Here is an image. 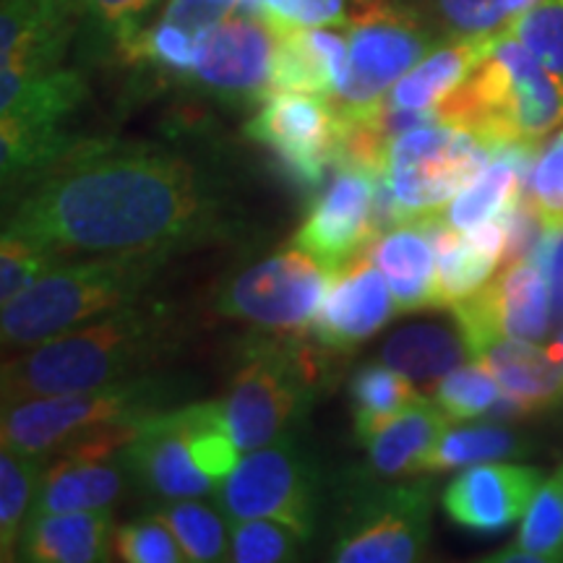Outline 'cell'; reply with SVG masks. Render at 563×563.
Returning <instances> with one entry per match:
<instances>
[{
  "mask_svg": "<svg viewBox=\"0 0 563 563\" xmlns=\"http://www.w3.org/2000/svg\"><path fill=\"white\" fill-rule=\"evenodd\" d=\"M224 209L199 167L154 144L76 139L24 186L5 232L66 253H144L224 232Z\"/></svg>",
  "mask_w": 563,
  "mask_h": 563,
  "instance_id": "cell-1",
  "label": "cell"
},
{
  "mask_svg": "<svg viewBox=\"0 0 563 563\" xmlns=\"http://www.w3.org/2000/svg\"><path fill=\"white\" fill-rule=\"evenodd\" d=\"M178 342L180 323L170 308L131 302L5 361L3 405L150 376Z\"/></svg>",
  "mask_w": 563,
  "mask_h": 563,
  "instance_id": "cell-2",
  "label": "cell"
},
{
  "mask_svg": "<svg viewBox=\"0 0 563 563\" xmlns=\"http://www.w3.org/2000/svg\"><path fill=\"white\" fill-rule=\"evenodd\" d=\"M173 256V251L108 253L91 262L58 264L30 290L3 306V347L30 350L81 323L139 302Z\"/></svg>",
  "mask_w": 563,
  "mask_h": 563,
  "instance_id": "cell-3",
  "label": "cell"
},
{
  "mask_svg": "<svg viewBox=\"0 0 563 563\" xmlns=\"http://www.w3.org/2000/svg\"><path fill=\"white\" fill-rule=\"evenodd\" d=\"M435 108L443 121L481 133L498 150L540 144L563 123V87L504 30L488 58Z\"/></svg>",
  "mask_w": 563,
  "mask_h": 563,
  "instance_id": "cell-4",
  "label": "cell"
},
{
  "mask_svg": "<svg viewBox=\"0 0 563 563\" xmlns=\"http://www.w3.org/2000/svg\"><path fill=\"white\" fill-rule=\"evenodd\" d=\"M180 391L183 386L178 382L150 373L97 389L24 399L16 405H3L0 435L3 446L51 456L89 433L112 426H133L154 412L167 410Z\"/></svg>",
  "mask_w": 563,
  "mask_h": 563,
  "instance_id": "cell-5",
  "label": "cell"
},
{
  "mask_svg": "<svg viewBox=\"0 0 563 563\" xmlns=\"http://www.w3.org/2000/svg\"><path fill=\"white\" fill-rule=\"evenodd\" d=\"M316 386V365L306 350L295 344H262L249 352L228 394L214 402L224 431L241 454H249L290 439L292 428L313 402Z\"/></svg>",
  "mask_w": 563,
  "mask_h": 563,
  "instance_id": "cell-6",
  "label": "cell"
},
{
  "mask_svg": "<svg viewBox=\"0 0 563 563\" xmlns=\"http://www.w3.org/2000/svg\"><path fill=\"white\" fill-rule=\"evenodd\" d=\"M87 97L81 74L66 68L19 74L0 70V167L3 186L24 188L63 157L76 139L60 123Z\"/></svg>",
  "mask_w": 563,
  "mask_h": 563,
  "instance_id": "cell-7",
  "label": "cell"
},
{
  "mask_svg": "<svg viewBox=\"0 0 563 563\" xmlns=\"http://www.w3.org/2000/svg\"><path fill=\"white\" fill-rule=\"evenodd\" d=\"M498 152L481 133L441 121L391 139L378 175L412 222L446 207Z\"/></svg>",
  "mask_w": 563,
  "mask_h": 563,
  "instance_id": "cell-8",
  "label": "cell"
},
{
  "mask_svg": "<svg viewBox=\"0 0 563 563\" xmlns=\"http://www.w3.org/2000/svg\"><path fill=\"white\" fill-rule=\"evenodd\" d=\"M334 274L311 253L292 245L224 279L211 298V308L266 332H302L313 327Z\"/></svg>",
  "mask_w": 563,
  "mask_h": 563,
  "instance_id": "cell-9",
  "label": "cell"
},
{
  "mask_svg": "<svg viewBox=\"0 0 563 563\" xmlns=\"http://www.w3.org/2000/svg\"><path fill=\"white\" fill-rule=\"evenodd\" d=\"M350 68L340 95L332 102L340 110H357L378 102L433 51L431 32L412 11L391 0H355L347 13Z\"/></svg>",
  "mask_w": 563,
  "mask_h": 563,
  "instance_id": "cell-10",
  "label": "cell"
},
{
  "mask_svg": "<svg viewBox=\"0 0 563 563\" xmlns=\"http://www.w3.org/2000/svg\"><path fill=\"white\" fill-rule=\"evenodd\" d=\"M232 522L274 519L308 540L316 530V477L292 435L243 454L214 490Z\"/></svg>",
  "mask_w": 563,
  "mask_h": 563,
  "instance_id": "cell-11",
  "label": "cell"
},
{
  "mask_svg": "<svg viewBox=\"0 0 563 563\" xmlns=\"http://www.w3.org/2000/svg\"><path fill=\"white\" fill-rule=\"evenodd\" d=\"M431 485L410 483L371 490L344 517L332 545L340 563H412L431 538Z\"/></svg>",
  "mask_w": 563,
  "mask_h": 563,
  "instance_id": "cell-12",
  "label": "cell"
},
{
  "mask_svg": "<svg viewBox=\"0 0 563 563\" xmlns=\"http://www.w3.org/2000/svg\"><path fill=\"white\" fill-rule=\"evenodd\" d=\"M245 136L279 157L282 167L306 186H319L340 162L342 118L329 97L277 91L245 123Z\"/></svg>",
  "mask_w": 563,
  "mask_h": 563,
  "instance_id": "cell-13",
  "label": "cell"
},
{
  "mask_svg": "<svg viewBox=\"0 0 563 563\" xmlns=\"http://www.w3.org/2000/svg\"><path fill=\"white\" fill-rule=\"evenodd\" d=\"M277 32L262 16L230 13L196 42V87L230 104L264 102L272 97Z\"/></svg>",
  "mask_w": 563,
  "mask_h": 563,
  "instance_id": "cell-14",
  "label": "cell"
},
{
  "mask_svg": "<svg viewBox=\"0 0 563 563\" xmlns=\"http://www.w3.org/2000/svg\"><path fill=\"white\" fill-rule=\"evenodd\" d=\"M376 203V173L355 165H340L321 199L308 211L306 222L295 232L292 245L308 251L323 266L340 272L344 264L361 256L365 245L376 241L373 230Z\"/></svg>",
  "mask_w": 563,
  "mask_h": 563,
  "instance_id": "cell-15",
  "label": "cell"
},
{
  "mask_svg": "<svg viewBox=\"0 0 563 563\" xmlns=\"http://www.w3.org/2000/svg\"><path fill=\"white\" fill-rule=\"evenodd\" d=\"M125 473L139 488L159 498H203L217 483L196 462L183 407H167L139 422L121 449Z\"/></svg>",
  "mask_w": 563,
  "mask_h": 563,
  "instance_id": "cell-16",
  "label": "cell"
},
{
  "mask_svg": "<svg viewBox=\"0 0 563 563\" xmlns=\"http://www.w3.org/2000/svg\"><path fill=\"white\" fill-rule=\"evenodd\" d=\"M456 327H483L525 342L551 334V287L532 256L509 262L483 290L452 306Z\"/></svg>",
  "mask_w": 563,
  "mask_h": 563,
  "instance_id": "cell-17",
  "label": "cell"
},
{
  "mask_svg": "<svg viewBox=\"0 0 563 563\" xmlns=\"http://www.w3.org/2000/svg\"><path fill=\"white\" fill-rule=\"evenodd\" d=\"M545 483L538 467L509 462L473 464L443 490L441 504L456 527L470 532H501L525 517Z\"/></svg>",
  "mask_w": 563,
  "mask_h": 563,
  "instance_id": "cell-18",
  "label": "cell"
},
{
  "mask_svg": "<svg viewBox=\"0 0 563 563\" xmlns=\"http://www.w3.org/2000/svg\"><path fill=\"white\" fill-rule=\"evenodd\" d=\"M397 300L389 282L365 253L355 256L334 274L313 319L321 347L355 350L368 342L397 316Z\"/></svg>",
  "mask_w": 563,
  "mask_h": 563,
  "instance_id": "cell-19",
  "label": "cell"
},
{
  "mask_svg": "<svg viewBox=\"0 0 563 563\" xmlns=\"http://www.w3.org/2000/svg\"><path fill=\"white\" fill-rule=\"evenodd\" d=\"M58 460L45 467L32 517L60 511L108 509L125 488V467L121 454H112L108 443L84 439L60 449Z\"/></svg>",
  "mask_w": 563,
  "mask_h": 563,
  "instance_id": "cell-20",
  "label": "cell"
},
{
  "mask_svg": "<svg viewBox=\"0 0 563 563\" xmlns=\"http://www.w3.org/2000/svg\"><path fill=\"white\" fill-rule=\"evenodd\" d=\"M460 332L475 361L496 376L501 391L522 407L525 415L563 402V373L551 350L483 327H460Z\"/></svg>",
  "mask_w": 563,
  "mask_h": 563,
  "instance_id": "cell-21",
  "label": "cell"
},
{
  "mask_svg": "<svg viewBox=\"0 0 563 563\" xmlns=\"http://www.w3.org/2000/svg\"><path fill=\"white\" fill-rule=\"evenodd\" d=\"M76 16H81L79 0H3L0 70L40 74L58 68Z\"/></svg>",
  "mask_w": 563,
  "mask_h": 563,
  "instance_id": "cell-22",
  "label": "cell"
},
{
  "mask_svg": "<svg viewBox=\"0 0 563 563\" xmlns=\"http://www.w3.org/2000/svg\"><path fill=\"white\" fill-rule=\"evenodd\" d=\"M350 68V40L329 26L292 30L277 34L272 95L302 91V95H340Z\"/></svg>",
  "mask_w": 563,
  "mask_h": 563,
  "instance_id": "cell-23",
  "label": "cell"
},
{
  "mask_svg": "<svg viewBox=\"0 0 563 563\" xmlns=\"http://www.w3.org/2000/svg\"><path fill=\"white\" fill-rule=\"evenodd\" d=\"M365 256L389 282L399 313L439 308V266L433 243L418 222L399 224L365 245Z\"/></svg>",
  "mask_w": 563,
  "mask_h": 563,
  "instance_id": "cell-24",
  "label": "cell"
},
{
  "mask_svg": "<svg viewBox=\"0 0 563 563\" xmlns=\"http://www.w3.org/2000/svg\"><path fill=\"white\" fill-rule=\"evenodd\" d=\"M501 32L452 37L449 42H443V45L433 47L426 58L415 63L402 79L386 91L384 100L391 108L402 110L435 108L449 95H454L473 76V70L488 58Z\"/></svg>",
  "mask_w": 563,
  "mask_h": 563,
  "instance_id": "cell-25",
  "label": "cell"
},
{
  "mask_svg": "<svg viewBox=\"0 0 563 563\" xmlns=\"http://www.w3.org/2000/svg\"><path fill=\"white\" fill-rule=\"evenodd\" d=\"M112 519L108 509L42 514L26 522L16 559L34 563L108 561Z\"/></svg>",
  "mask_w": 563,
  "mask_h": 563,
  "instance_id": "cell-26",
  "label": "cell"
},
{
  "mask_svg": "<svg viewBox=\"0 0 563 563\" xmlns=\"http://www.w3.org/2000/svg\"><path fill=\"white\" fill-rule=\"evenodd\" d=\"M538 144H511L504 146L481 173L475 175L446 207L441 209L443 220L454 230H470L475 224L496 220L511 201L527 188L534 167Z\"/></svg>",
  "mask_w": 563,
  "mask_h": 563,
  "instance_id": "cell-27",
  "label": "cell"
},
{
  "mask_svg": "<svg viewBox=\"0 0 563 563\" xmlns=\"http://www.w3.org/2000/svg\"><path fill=\"white\" fill-rule=\"evenodd\" d=\"M473 357L470 344L446 323H412L394 332L382 347V361L405 373L415 386H433Z\"/></svg>",
  "mask_w": 563,
  "mask_h": 563,
  "instance_id": "cell-28",
  "label": "cell"
},
{
  "mask_svg": "<svg viewBox=\"0 0 563 563\" xmlns=\"http://www.w3.org/2000/svg\"><path fill=\"white\" fill-rule=\"evenodd\" d=\"M449 422L452 420L435 405V399H415L402 415L365 441L373 473L382 477L418 473L420 460L446 433Z\"/></svg>",
  "mask_w": 563,
  "mask_h": 563,
  "instance_id": "cell-29",
  "label": "cell"
},
{
  "mask_svg": "<svg viewBox=\"0 0 563 563\" xmlns=\"http://www.w3.org/2000/svg\"><path fill=\"white\" fill-rule=\"evenodd\" d=\"M433 243L435 266H439V308H452L467 300L470 295L483 290L493 279V272L501 262L485 256L467 241V235L454 230L443 220L441 211L422 214L415 220Z\"/></svg>",
  "mask_w": 563,
  "mask_h": 563,
  "instance_id": "cell-30",
  "label": "cell"
},
{
  "mask_svg": "<svg viewBox=\"0 0 563 563\" xmlns=\"http://www.w3.org/2000/svg\"><path fill=\"white\" fill-rule=\"evenodd\" d=\"M519 454H527V443L517 431L501 422H475L443 433L420 460L418 473H446L483 462H504Z\"/></svg>",
  "mask_w": 563,
  "mask_h": 563,
  "instance_id": "cell-31",
  "label": "cell"
},
{
  "mask_svg": "<svg viewBox=\"0 0 563 563\" xmlns=\"http://www.w3.org/2000/svg\"><path fill=\"white\" fill-rule=\"evenodd\" d=\"M352 422H355L357 441L373 439L384 426L402 415L422 394L405 373L394 371L386 363L365 365L355 373L350 384Z\"/></svg>",
  "mask_w": 563,
  "mask_h": 563,
  "instance_id": "cell-32",
  "label": "cell"
},
{
  "mask_svg": "<svg viewBox=\"0 0 563 563\" xmlns=\"http://www.w3.org/2000/svg\"><path fill=\"white\" fill-rule=\"evenodd\" d=\"M42 475H45V456L3 446V454H0V551H3V561L16 559L21 532L30 522Z\"/></svg>",
  "mask_w": 563,
  "mask_h": 563,
  "instance_id": "cell-33",
  "label": "cell"
},
{
  "mask_svg": "<svg viewBox=\"0 0 563 563\" xmlns=\"http://www.w3.org/2000/svg\"><path fill=\"white\" fill-rule=\"evenodd\" d=\"M490 561H563V470L540 485L517 540Z\"/></svg>",
  "mask_w": 563,
  "mask_h": 563,
  "instance_id": "cell-34",
  "label": "cell"
},
{
  "mask_svg": "<svg viewBox=\"0 0 563 563\" xmlns=\"http://www.w3.org/2000/svg\"><path fill=\"white\" fill-rule=\"evenodd\" d=\"M150 514L170 527L175 540L186 553V561H228L230 519L211 509L209 504H201L199 498H165V504L152 506Z\"/></svg>",
  "mask_w": 563,
  "mask_h": 563,
  "instance_id": "cell-35",
  "label": "cell"
},
{
  "mask_svg": "<svg viewBox=\"0 0 563 563\" xmlns=\"http://www.w3.org/2000/svg\"><path fill=\"white\" fill-rule=\"evenodd\" d=\"M501 384L481 363H464L443 376L433 389L435 405L449 415V420L464 422L490 415L501 399Z\"/></svg>",
  "mask_w": 563,
  "mask_h": 563,
  "instance_id": "cell-36",
  "label": "cell"
},
{
  "mask_svg": "<svg viewBox=\"0 0 563 563\" xmlns=\"http://www.w3.org/2000/svg\"><path fill=\"white\" fill-rule=\"evenodd\" d=\"M63 253L53 251L51 245L34 241V238L19 235V232L3 230V243H0V302L9 306L21 292L47 272L60 264Z\"/></svg>",
  "mask_w": 563,
  "mask_h": 563,
  "instance_id": "cell-37",
  "label": "cell"
},
{
  "mask_svg": "<svg viewBox=\"0 0 563 563\" xmlns=\"http://www.w3.org/2000/svg\"><path fill=\"white\" fill-rule=\"evenodd\" d=\"M563 87V0H538L506 26Z\"/></svg>",
  "mask_w": 563,
  "mask_h": 563,
  "instance_id": "cell-38",
  "label": "cell"
},
{
  "mask_svg": "<svg viewBox=\"0 0 563 563\" xmlns=\"http://www.w3.org/2000/svg\"><path fill=\"white\" fill-rule=\"evenodd\" d=\"M300 534L274 519H243L230 525L228 561L235 563H279L292 561Z\"/></svg>",
  "mask_w": 563,
  "mask_h": 563,
  "instance_id": "cell-39",
  "label": "cell"
},
{
  "mask_svg": "<svg viewBox=\"0 0 563 563\" xmlns=\"http://www.w3.org/2000/svg\"><path fill=\"white\" fill-rule=\"evenodd\" d=\"M196 42L199 37H194L191 32L162 19L152 30L131 32L129 37L121 40V47L133 60H146L157 68L188 76L194 68Z\"/></svg>",
  "mask_w": 563,
  "mask_h": 563,
  "instance_id": "cell-40",
  "label": "cell"
},
{
  "mask_svg": "<svg viewBox=\"0 0 563 563\" xmlns=\"http://www.w3.org/2000/svg\"><path fill=\"white\" fill-rule=\"evenodd\" d=\"M115 553L121 561L129 563H180L186 553L170 527L162 522L154 514L144 519L118 527L115 532Z\"/></svg>",
  "mask_w": 563,
  "mask_h": 563,
  "instance_id": "cell-41",
  "label": "cell"
},
{
  "mask_svg": "<svg viewBox=\"0 0 563 563\" xmlns=\"http://www.w3.org/2000/svg\"><path fill=\"white\" fill-rule=\"evenodd\" d=\"M258 16L274 32L347 26V0H258Z\"/></svg>",
  "mask_w": 563,
  "mask_h": 563,
  "instance_id": "cell-42",
  "label": "cell"
},
{
  "mask_svg": "<svg viewBox=\"0 0 563 563\" xmlns=\"http://www.w3.org/2000/svg\"><path fill=\"white\" fill-rule=\"evenodd\" d=\"M435 9L452 37L501 32L519 16L514 0H435Z\"/></svg>",
  "mask_w": 563,
  "mask_h": 563,
  "instance_id": "cell-43",
  "label": "cell"
},
{
  "mask_svg": "<svg viewBox=\"0 0 563 563\" xmlns=\"http://www.w3.org/2000/svg\"><path fill=\"white\" fill-rule=\"evenodd\" d=\"M527 191H530L543 222L563 220V129L534 159Z\"/></svg>",
  "mask_w": 563,
  "mask_h": 563,
  "instance_id": "cell-44",
  "label": "cell"
},
{
  "mask_svg": "<svg viewBox=\"0 0 563 563\" xmlns=\"http://www.w3.org/2000/svg\"><path fill=\"white\" fill-rule=\"evenodd\" d=\"M532 258L551 287V332L563 329V220L545 222Z\"/></svg>",
  "mask_w": 563,
  "mask_h": 563,
  "instance_id": "cell-45",
  "label": "cell"
},
{
  "mask_svg": "<svg viewBox=\"0 0 563 563\" xmlns=\"http://www.w3.org/2000/svg\"><path fill=\"white\" fill-rule=\"evenodd\" d=\"M241 5V0H167L165 21L201 37L203 32L228 19Z\"/></svg>",
  "mask_w": 563,
  "mask_h": 563,
  "instance_id": "cell-46",
  "label": "cell"
},
{
  "mask_svg": "<svg viewBox=\"0 0 563 563\" xmlns=\"http://www.w3.org/2000/svg\"><path fill=\"white\" fill-rule=\"evenodd\" d=\"M157 0H79L81 13H87L97 24L115 30L118 40H125L136 32V19L144 16Z\"/></svg>",
  "mask_w": 563,
  "mask_h": 563,
  "instance_id": "cell-47",
  "label": "cell"
},
{
  "mask_svg": "<svg viewBox=\"0 0 563 563\" xmlns=\"http://www.w3.org/2000/svg\"><path fill=\"white\" fill-rule=\"evenodd\" d=\"M548 350H551L553 361L559 363V368H561V373H563V329H561L559 336H555L553 344H551V347H548Z\"/></svg>",
  "mask_w": 563,
  "mask_h": 563,
  "instance_id": "cell-48",
  "label": "cell"
},
{
  "mask_svg": "<svg viewBox=\"0 0 563 563\" xmlns=\"http://www.w3.org/2000/svg\"><path fill=\"white\" fill-rule=\"evenodd\" d=\"M514 3H517V11L519 13H525L527 9H530V5L538 3V0H514Z\"/></svg>",
  "mask_w": 563,
  "mask_h": 563,
  "instance_id": "cell-49",
  "label": "cell"
},
{
  "mask_svg": "<svg viewBox=\"0 0 563 563\" xmlns=\"http://www.w3.org/2000/svg\"><path fill=\"white\" fill-rule=\"evenodd\" d=\"M561 470H563V467H561Z\"/></svg>",
  "mask_w": 563,
  "mask_h": 563,
  "instance_id": "cell-50",
  "label": "cell"
}]
</instances>
